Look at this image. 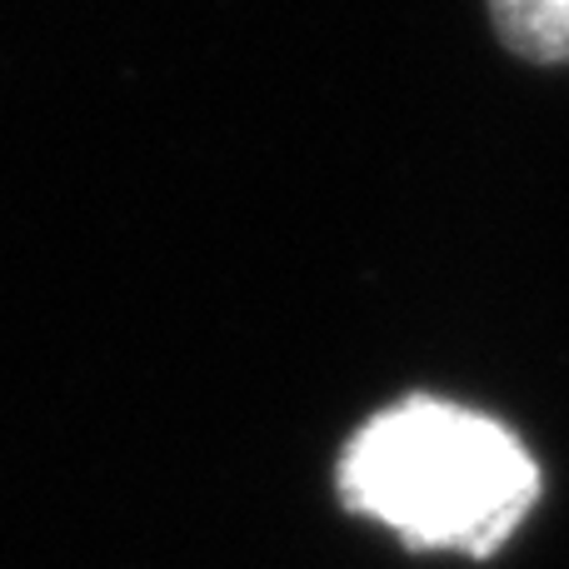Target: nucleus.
Returning a JSON list of instances; mask_svg holds the SVG:
<instances>
[{
	"mask_svg": "<svg viewBox=\"0 0 569 569\" xmlns=\"http://www.w3.org/2000/svg\"><path fill=\"white\" fill-rule=\"evenodd\" d=\"M540 465L505 420L440 395L375 410L335 460V495L410 555L495 560L540 505Z\"/></svg>",
	"mask_w": 569,
	"mask_h": 569,
	"instance_id": "f257e3e1",
	"label": "nucleus"
},
{
	"mask_svg": "<svg viewBox=\"0 0 569 569\" xmlns=\"http://www.w3.org/2000/svg\"><path fill=\"white\" fill-rule=\"evenodd\" d=\"M490 26L525 66H569V0H485Z\"/></svg>",
	"mask_w": 569,
	"mask_h": 569,
	"instance_id": "f03ea898",
	"label": "nucleus"
}]
</instances>
